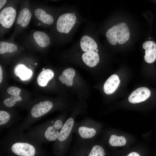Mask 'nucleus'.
Listing matches in <instances>:
<instances>
[{"instance_id": "27", "label": "nucleus", "mask_w": 156, "mask_h": 156, "mask_svg": "<svg viewBox=\"0 0 156 156\" xmlns=\"http://www.w3.org/2000/svg\"><path fill=\"white\" fill-rule=\"evenodd\" d=\"M7 1L5 0H0V9H1L5 5Z\"/></svg>"}, {"instance_id": "20", "label": "nucleus", "mask_w": 156, "mask_h": 156, "mask_svg": "<svg viewBox=\"0 0 156 156\" xmlns=\"http://www.w3.org/2000/svg\"><path fill=\"white\" fill-rule=\"evenodd\" d=\"M17 49V47L12 43L3 41L0 42V54L13 53L16 51Z\"/></svg>"}, {"instance_id": "25", "label": "nucleus", "mask_w": 156, "mask_h": 156, "mask_svg": "<svg viewBox=\"0 0 156 156\" xmlns=\"http://www.w3.org/2000/svg\"><path fill=\"white\" fill-rule=\"evenodd\" d=\"M21 90L15 87H10L7 89V92L11 95L19 96Z\"/></svg>"}, {"instance_id": "31", "label": "nucleus", "mask_w": 156, "mask_h": 156, "mask_svg": "<svg viewBox=\"0 0 156 156\" xmlns=\"http://www.w3.org/2000/svg\"><path fill=\"white\" fill-rule=\"evenodd\" d=\"M73 14L75 15V13H73Z\"/></svg>"}, {"instance_id": "29", "label": "nucleus", "mask_w": 156, "mask_h": 156, "mask_svg": "<svg viewBox=\"0 0 156 156\" xmlns=\"http://www.w3.org/2000/svg\"><path fill=\"white\" fill-rule=\"evenodd\" d=\"M95 51L96 52H97L98 51V50L97 49L95 50Z\"/></svg>"}, {"instance_id": "32", "label": "nucleus", "mask_w": 156, "mask_h": 156, "mask_svg": "<svg viewBox=\"0 0 156 156\" xmlns=\"http://www.w3.org/2000/svg\"><path fill=\"white\" fill-rule=\"evenodd\" d=\"M35 64L36 65H37V63H35Z\"/></svg>"}, {"instance_id": "4", "label": "nucleus", "mask_w": 156, "mask_h": 156, "mask_svg": "<svg viewBox=\"0 0 156 156\" xmlns=\"http://www.w3.org/2000/svg\"><path fill=\"white\" fill-rule=\"evenodd\" d=\"M16 15L15 10L9 7L3 9L0 13V23L6 28H10L12 25Z\"/></svg>"}, {"instance_id": "15", "label": "nucleus", "mask_w": 156, "mask_h": 156, "mask_svg": "<svg viewBox=\"0 0 156 156\" xmlns=\"http://www.w3.org/2000/svg\"><path fill=\"white\" fill-rule=\"evenodd\" d=\"M54 76L53 71L50 69L42 70L38 75L37 81L38 84L41 87L46 86L48 81Z\"/></svg>"}, {"instance_id": "1", "label": "nucleus", "mask_w": 156, "mask_h": 156, "mask_svg": "<svg viewBox=\"0 0 156 156\" xmlns=\"http://www.w3.org/2000/svg\"><path fill=\"white\" fill-rule=\"evenodd\" d=\"M130 33L127 25L121 22L112 26L106 34L107 39L112 45H115L117 42L123 44L129 39Z\"/></svg>"}, {"instance_id": "17", "label": "nucleus", "mask_w": 156, "mask_h": 156, "mask_svg": "<svg viewBox=\"0 0 156 156\" xmlns=\"http://www.w3.org/2000/svg\"><path fill=\"white\" fill-rule=\"evenodd\" d=\"M31 14L27 8H23L20 12L17 19V23L23 27L27 26L31 18Z\"/></svg>"}, {"instance_id": "13", "label": "nucleus", "mask_w": 156, "mask_h": 156, "mask_svg": "<svg viewBox=\"0 0 156 156\" xmlns=\"http://www.w3.org/2000/svg\"><path fill=\"white\" fill-rule=\"evenodd\" d=\"M82 57L85 64L91 67L95 66L99 60L98 53L95 51L85 52L82 54Z\"/></svg>"}, {"instance_id": "28", "label": "nucleus", "mask_w": 156, "mask_h": 156, "mask_svg": "<svg viewBox=\"0 0 156 156\" xmlns=\"http://www.w3.org/2000/svg\"><path fill=\"white\" fill-rule=\"evenodd\" d=\"M3 79V72L1 66H0V83H1L2 80Z\"/></svg>"}, {"instance_id": "10", "label": "nucleus", "mask_w": 156, "mask_h": 156, "mask_svg": "<svg viewBox=\"0 0 156 156\" xmlns=\"http://www.w3.org/2000/svg\"><path fill=\"white\" fill-rule=\"evenodd\" d=\"M15 74L22 80L25 81L30 79L33 74V72L24 65L19 64L14 69Z\"/></svg>"}, {"instance_id": "23", "label": "nucleus", "mask_w": 156, "mask_h": 156, "mask_svg": "<svg viewBox=\"0 0 156 156\" xmlns=\"http://www.w3.org/2000/svg\"><path fill=\"white\" fill-rule=\"evenodd\" d=\"M11 97L5 99L3 103L7 107H11L13 106L17 101H21L22 99L21 97L19 96L11 95Z\"/></svg>"}, {"instance_id": "26", "label": "nucleus", "mask_w": 156, "mask_h": 156, "mask_svg": "<svg viewBox=\"0 0 156 156\" xmlns=\"http://www.w3.org/2000/svg\"><path fill=\"white\" fill-rule=\"evenodd\" d=\"M127 156H140V155L137 153L132 152L130 153Z\"/></svg>"}, {"instance_id": "21", "label": "nucleus", "mask_w": 156, "mask_h": 156, "mask_svg": "<svg viewBox=\"0 0 156 156\" xmlns=\"http://www.w3.org/2000/svg\"><path fill=\"white\" fill-rule=\"evenodd\" d=\"M109 142L112 146H122L126 144V140L123 136H118L115 135H112L109 138Z\"/></svg>"}, {"instance_id": "14", "label": "nucleus", "mask_w": 156, "mask_h": 156, "mask_svg": "<svg viewBox=\"0 0 156 156\" xmlns=\"http://www.w3.org/2000/svg\"><path fill=\"white\" fill-rule=\"evenodd\" d=\"M74 68H70L65 69L59 77V79L63 84L68 86H71L73 83V79L75 75Z\"/></svg>"}, {"instance_id": "7", "label": "nucleus", "mask_w": 156, "mask_h": 156, "mask_svg": "<svg viewBox=\"0 0 156 156\" xmlns=\"http://www.w3.org/2000/svg\"><path fill=\"white\" fill-rule=\"evenodd\" d=\"M142 47L145 50V61L148 63L154 62L156 59V43L152 41H148L143 43Z\"/></svg>"}, {"instance_id": "11", "label": "nucleus", "mask_w": 156, "mask_h": 156, "mask_svg": "<svg viewBox=\"0 0 156 156\" xmlns=\"http://www.w3.org/2000/svg\"><path fill=\"white\" fill-rule=\"evenodd\" d=\"M80 45L82 50L85 52L94 51L97 48V45L94 40L86 35L82 37Z\"/></svg>"}, {"instance_id": "19", "label": "nucleus", "mask_w": 156, "mask_h": 156, "mask_svg": "<svg viewBox=\"0 0 156 156\" xmlns=\"http://www.w3.org/2000/svg\"><path fill=\"white\" fill-rule=\"evenodd\" d=\"M78 132L80 136L83 138H91L95 135L96 131L93 128L81 126L78 129Z\"/></svg>"}, {"instance_id": "16", "label": "nucleus", "mask_w": 156, "mask_h": 156, "mask_svg": "<svg viewBox=\"0 0 156 156\" xmlns=\"http://www.w3.org/2000/svg\"><path fill=\"white\" fill-rule=\"evenodd\" d=\"M33 37L36 43L42 47H47L50 44L49 37L44 32L36 31L33 34Z\"/></svg>"}, {"instance_id": "3", "label": "nucleus", "mask_w": 156, "mask_h": 156, "mask_svg": "<svg viewBox=\"0 0 156 156\" xmlns=\"http://www.w3.org/2000/svg\"><path fill=\"white\" fill-rule=\"evenodd\" d=\"M11 150L14 153L20 156H34L35 154L34 147L26 142H16L12 146Z\"/></svg>"}, {"instance_id": "6", "label": "nucleus", "mask_w": 156, "mask_h": 156, "mask_svg": "<svg viewBox=\"0 0 156 156\" xmlns=\"http://www.w3.org/2000/svg\"><path fill=\"white\" fill-rule=\"evenodd\" d=\"M53 106L52 103L49 101L40 102L35 105L32 108L31 114L33 117L35 118L40 117L49 111Z\"/></svg>"}, {"instance_id": "22", "label": "nucleus", "mask_w": 156, "mask_h": 156, "mask_svg": "<svg viewBox=\"0 0 156 156\" xmlns=\"http://www.w3.org/2000/svg\"><path fill=\"white\" fill-rule=\"evenodd\" d=\"M105 154L103 148L101 146H94L88 156H104Z\"/></svg>"}, {"instance_id": "18", "label": "nucleus", "mask_w": 156, "mask_h": 156, "mask_svg": "<svg viewBox=\"0 0 156 156\" xmlns=\"http://www.w3.org/2000/svg\"><path fill=\"white\" fill-rule=\"evenodd\" d=\"M35 14L37 19L44 23L50 25L54 21L53 17L50 15L47 14L43 10L37 8L35 11Z\"/></svg>"}, {"instance_id": "5", "label": "nucleus", "mask_w": 156, "mask_h": 156, "mask_svg": "<svg viewBox=\"0 0 156 156\" xmlns=\"http://www.w3.org/2000/svg\"><path fill=\"white\" fill-rule=\"evenodd\" d=\"M150 90L145 87L138 88L134 90L129 96V101L132 103H136L144 101L150 96Z\"/></svg>"}, {"instance_id": "9", "label": "nucleus", "mask_w": 156, "mask_h": 156, "mask_svg": "<svg viewBox=\"0 0 156 156\" xmlns=\"http://www.w3.org/2000/svg\"><path fill=\"white\" fill-rule=\"evenodd\" d=\"M118 76L113 74L107 80L103 86V90L105 94H110L114 93L118 88L120 83Z\"/></svg>"}, {"instance_id": "12", "label": "nucleus", "mask_w": 156, "mask_h": 156, "mask_svg": "<svg viewBox=\"0 0 156 156\" xmlns=\"http://www.w3.org/2000/svg\"><path fill=\"white\" fill-rule=\"evenodd\" d=\"M74 123V120L72 118H69L66 120L60 131L57 138L59 141H63L67 139L71 132Z\"/></svg>"}, {"instance_id": "30", "label": "nucleus", "mask_w": 156, "mask_h": 156, "mask_svg": "<svg viewBox=\"0 0 156 156\" xmlns=\"http://www.w3.org/2000/svg\"><path fill=\"white\" fill-rule=\"evenodd\" d=\"M45 70V69H44V68H42V70Z\"/></svg>"}, {"instance_id": "8", "label": "nucleus", "mask_w": 156, "mask_h": 156, "mask_svg": "<svg viewBox=\"0 0 156 156\" xmlns=\"http://www.w3.org/2000/svg\"><path fill=\"white\" fill-rule=\"evenodd\" d=\"M63 122L60 120H56L53 125L48 127L46 130L44 136L49 141H53L58 138L60 131L59 130L62 128Z\"/></svg>"}, {"instance_id": "24", "label": "nucleus", "mask_w": 156, "mask_h": 156, "mask_svg": "<svg viewBox=\"0 0 156 156\" xmlns=\"http://www.w3.org/2000/svg\"><path fill=\"white\" fill-rule=\"evenodd\" d=\"M10 118V114L4 111H0V125H2L7 123Z\"/></svg>"}, {"instance_id": "2", "label": "nucleus", "mask_w": 156, "mask_h": 156, "mask_svg": "<svg viewBox=\"0 0 156 156\" xmlns=\"http://www.w3.org/2000/svg\"><path fill=\"white\" fill-rule=\"evenodd\" d=\"M76 19V16L73 14L67 13L61 15L57 21V30L61 33H68L75 25Z\"/></svg>"}]
</instances>
